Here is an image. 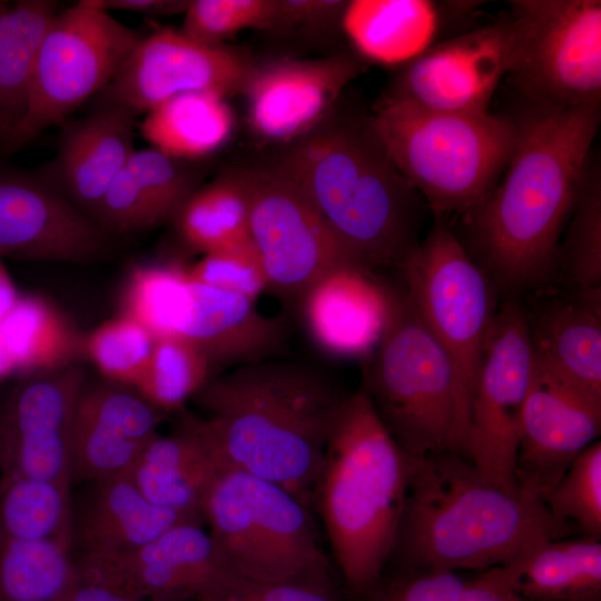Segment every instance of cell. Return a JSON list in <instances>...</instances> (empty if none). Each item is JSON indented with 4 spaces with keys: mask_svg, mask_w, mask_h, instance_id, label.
Returning a JSON list of instances; mask_svg holds the SVG:
<instances>
[{
    "mask_svg": "<svg viewBox=\"0 0 601 601\" xmlns=\"http://www.w3.org/2000/svg\"><path fill=\"white\" fill-rule=\"evenodd\" d=\"M512 156L492 190L447 221L500 302L556 282L558 246L591 159L600 106L522 102Z\"/></svg>",
    "mask_w": 601,
    "mask_h": 601,
    "instance_id": "6da1fadb",
    "label": "cell"
},
{
    "mask_svg": "<svg viewBox=\"0 0 601 601\" xmlns=\"http://www.w3.org/2000/svg\"><path fill=\"white\" fill-rule=\"evenodd\" d=\"M327 371L278 357L211 377L193 398L226 469L292 493L313 509V492L334 422L347 397Z\"/></svg>",
    "mask_w": 601,
    "mask_h": 601,
    "instance_id": "7a4b0ae2",
    "label": "cell"
},
{
    "mask_svg": "<svg viewBox=\"0 0 601 601\" xmlns=\"http://www.w3.org/2000/svg\"><path fill=\"white\" fill-rule=\"evenodd\" d=\"M270 167L302 190L361 266L397 269L425 236L432 213L387 155L370 116L335 107L284 145Z\"/></svg>",
    "mask_w": 601,
    "mask_h": 601,
    "instance_id": "3957f363",
    "label": "cell"
},
{
    "mask_svg": "<svg viewBox=\"0 0 601 601\" xmlns=\"http://www.w3.org/2000/svg\"><path fill=\"white\" fill-rule=\"evenodd\" d=\"M574 530L540 500L486 481L462 454L412 457L407 492L391 559L405 572L502 566L544 538Z\"/></svg>",
    "mask_w": 601,
    "mask_h": 601,
    "instance_id": "277c9868",
    "label": "cell"
},
{
    "mask_svg": "<svg viewBox=\"0 0 601 601\" xmlns=\"http://www.w3.org/2000/svg\"><path fill=\"white\" fill-rule=\"evenodd\" d=\"M362 386L332 427L313 492L334 561L354 592H370L390 562L411 473Z\"/></svg>",
    "mask_w": 601,
    "mask_h": 601,
    "instance_id": "5b68a950",
    "label": "cell"
},
{
    "mask_svg": "<svg viewBox=\"0 0 601 601\" xmlns=\"http://www.w3.org/2000/svg\"><path fill=\"white\" fill-rule=\"evenodd\" d=\"M370 121L387 155L432 216L455 218L482 201L516 140L512 116L450 114L383 98Z\"/></svg>",
    "mask_w": 601,
    "mask_h": 601,
    "instance_id": "8992f818",
    "label": "cell"
},
{
    "mask_svg": "<svg viewBox=\"0 0 601 601\" xmlns=\"http://www.w3.org/2000/svg\"><path fill=\"white\" fill-rule=\"evenodd\" d=\"M213 544L233 575L255 583L331 592L329 563L312 508L283 487L226 469L203 508Z\"/></svg>",
    "mask_w": 601,
    "mask_h": 601,
    "instance_id": "52a82bcc",
    "label": "cell"
},
{
    "mask_svg": "<svg viewBox=\"0 0 601 601\" xmlns=\"http://www.w3.org/2000/svg\"><path fill=\"white\" fill-rule=\"evenodd\" d=\"M382 424L412 457L451 450L457 415L454 368L403 285L391 286L382 337L362 361V383Z\"/></svg>",
    "mask_w": 601,
    "mask_h": 601,
    "instance_id": "ba28073f",
    "label": "cell"
},
{
    "mask_svg": "<svg viewBox=\"0 0 601 601\" xmlns=\"http://www.w3.org/2000/svg\"><path fill=\"white\" fill-rule=\"evenodd\" d=\"M397 270L411 302L451 359L457 390L452 451L467 457L469 407L499 296L440 216H433L422 242Z\"/></svg>",
    "mask_w": 601,
    "mask_h": 601,
    "instance_id": "9c48e42d",
    "label": "cell"
},
{
    "mask_svg": "<svg viewBox=\"0 0 601 601\" xmlns=\"http://www.w3.org/2000/svg\"><path fill=\"white\" fill-rule=\"evenodd\" d=\"M144 36L114 18L97 0L60 11L37 59L28 109L3 140L11 152L62 124L117 75Z\"/></svg>",
    "mask_w": 601,
    "mask_h": 601,
    "instance_id": "30bf717a",
    "label": "cell"
},
{
    "mask_svg": "<svg viewBox=\"0 0 601 601\" xmlns=\"http://www.w3.org/2000/svg\"><path fill=\"white\" fill-rule=\"evenodd\" d=\"M509 77L522 102L600 106L601 1L513 0Z\"/></svg>",
    "mask_w": 601,
    "mask_h": 601,
    "instance_id": "8fae6325",
    "label": "cell"
},
{
    "mask_svg": "<svg viewBox=\"0 0 601 601\" xmlns=\"http://www.w3.org/2000/svg\"><path fill=\"white\" fill-rule=\"evenodd\" d=\"M235 175L246 194L249 237L268 290L284 304L296 309L324 274L342 265H358L308 198L282 174L268 166Z\"/></svg>",
    "mask_w": 601,
    "mask_h": 601,
    "instance_id": "7c38bea8",
    "label": "cell"
},
{
    "mask_svg": "<svg viewBox=\"0 0 601 601\" xmlns=\"http://www.w3.org/2000/svg\"><path fill=\"white\" fill-rule=\"evenodd\" d=\"M533 356L521 298L500 302L487 332L469 407L466 456L494 485L519 493L514 464Z\"/></svg>",
    "mask_w": 601,
    "mask_h": 601,
    "instance_id": "4fadbf2b",
    "label": "cell"
},
{
    "mask_svg": "<svg viewBox=\"0 0 601 601\" xmlns=\"http://www.w3.org/2000/svg\"><path fill=\"white\" fill-rule=\"evenodd\" d=\"M514 46L510 16L456 33L400 66L383 98L439 112H489Z\"/></svg>",
    "mask_w": 601,
    "mask_h": 601,
    "instance_id": "5bb4252c",
    "label": "cell"
},
{
    "mask_svg": "<svg viewBox=\"0 0 601 601\" xmlns=\"http://www.w3.org/2000/svg\"><path fill=\"white\" fill-rule=\"evenodd\" d=\"M255 63L227 45L197 42L164 28L144 37L115 78L96 96V107L121 106L137 115L186 92L240 95Z\"/></svg>",
    "mask_w": 601,
    "mask_h": 601,
    "instance_id": "9a60e30c",
    "label": "cell"
},
{
    "mask_svg": "<svg viewBox=\"0 0 601 601\" xmlns=\"http://www.w3.org/2000/svg\"><path fill=\"white\" fill-rule=\"evenodd\" d=\"M85 371L75 365L26 375L0 408L2 486L17 479L71 484V434Z\"/></svg>",
    "mask_w": 601,
    "mask_h": 601,
    "instance_id": "2e32d148",
    "label": "cell"
},
{
    "mask_svg": "<svg viewBox=\"0 0 601 601\" xmlns=\"http://www.w3.org/2000/svg\"><path fill=\"white\" fill-rule=\"evenodd\" d=\"M203 522H180L135 550L75 555L90 580L147 601H200L229 575Z\"/></svg>",
    "mask_w": 601,
    "mask_h": 601,
    "instance_id": "e0dca14e",
    "label": "cell"
},
{
    "mask_svg": "<svg viewBox=\"0 0 601 601\" xmlns=\"http://www.w3.org/2000/svg\"><path fill=\"white\" fill-rule=\"evenodd\" d=\"M363 67L345 52L255 61L240 92L250 130L266 142L297 140L327 117Z\"/></svg>",
    "mask_w": 601,
    "mask_h": 601,
    "instance_id": "ac0fdd59",
    "label": "cell"
},
{
    "mask_svg": "<svg viewBox=\"0 0 601 601\" xmlns=\"http://www.w3.org/2000/svg\"><path fill=\"white\" fill-rule=\"evenodd\" d=\"M110 235L33 173L0 165V257L86 263Z\"/></svg>",
    "mask_w": 601,
    "mask_h": 601,
    "instance_id": "d6986e66",
    "label": "cell"
},
{
    "mask_svg": "<svg viewBox=\"0 0 601 601\" xmlns=\"http://www.w3.org/2000/svg\"><path fill=\"white\" fill-rule=\"evenodd\" d=\"M601 432V404L533 364L514 464L520 494L540 500Z\"/></svg>",
    "mask_w": 601,
    "mask_h": 601,
    "instance_id": "ffe728a7",
    "label": "cell"
},
{
    "mask_svg": "<svg viewBox=\"0 0 601 601\" xmlns=\"http://www.w3.org/2000/svg\"><path fill=\"white\" fill-rule=\"evenodd\" d=\"M521 300L533 364L601 404V286L553 284Z\"/></svg>",
    "mask_w": 601,
    "mask_h": 601,
    "instance_id": "44dd1931",
    "label": "cell"
},
{
    "mask_svg": "<svg viewBox=\"0 0 601 601\" xmlns=\"http://www.w3.org/2000/svg\"><path fill=\"white\" fill-rule=\"evenodd\" d=\"M165 416L134 386L105 378L86 382L72 425V482L128 474L142 450L159 434Z\"/></svg>",
    "mask_w": 601,
    "mask_h": 601,
    "instance_id": "7402d4cb",
    "label": "cell"
},
{
    "mask_svg": "<svg viewBox=\"0 0 601 601\" xmlns=\"http://www.w3.org/2000/svg\"><path fill=\"white\" fill-rule=\"evenodd\" d=\"M374 272L342 265L303 295L296 309L308 337L326 355L363 361L380 342L390 312L391 285Z\"/></svg>",
    "mask_w": 601,
    "mask_h": 601,
    "instance_id": "603a6c76",
    "label": "cell"
},
{
    "mask_svg": "<svg viewBox=\"0 0 601 601\" xmlns=\"http://www.w3.org/2000/svg\"><path fill=\"white\" fill-rule=\"evenodd\" d=\"M137 117L126 107L101 106L85 118L62 122L56 156L35 173L91 217L136 150Z\"/></svg>",
    "mask_w": 601,
    "mask_h": 601,
    "instance_id": "cb8c5ba5",
    "label": "cell"
},
{
    "mask_svg": "<svg viewBox=\"0 0 601 601\" xmlns=\"http://www.w3.org/2000/svg\"><path fill=\"white\" fill-rule=\"evenodd\" d=\"M190 276V275H189ZM180 337L197 347L213 372L277 357L286 344L282 317L264 315L256 302L215 288L190 276Z\"/></svg>",
    "mask_w": 601,
    "mask_h": 601,
    "instance_id": "d4e9b609",
    "label": "cell"
},
{
    "mask_svg": "<svg viewBox=\"0 0 601 601\" xmlns=\"http://www.w3.org/2000/svg\"><path fill=\"white\" fill-rule=\"evenodd\" d=\"M180 412L174 430L156 435L128 475L151 503L204 522L206 497L226 467L206 418Z\"/></svg>",
    "mask_w": 601,
    "mask_h": 601,
    "instance_id": "484cf974",
    "label": "cell"
},
{
    "mask_svg": "<svg viewBox=\"0 0 601 601\" xmlns=\"http://www.w3.org/2000/svg\"><path fill=\"white\" fill-rule=\"evenodd\" d=\"M481 2L426 0L347 1L341 26L368 60L402 66L428 47Z\"/></svg>",
    "mask_w": 601,
    "mask_h": 601,
    "instance_id": "4316f807",
    "label": "cell"
},
{
    "mask_svg": "<svg viewBox=\"0 0 601 601\" xmlns=\"http://www.w3.org/2000/svg\"><path fill=\"white\" fill-rule=\"evenodd\" d=\"M190 161L156 148L135 150L92 214L107 233L126 234L173 221L200 187Z\"/></svg>",
    "mask_w": 601,
    "mask_h": 601,
    "instance_id": "83f0119b",
    "label": "cell"
},
{
    "mask_svg": "<svg viewBox=\"0 0 601 601\" xmlns=\"http://www.w3.org/2000/svg\"><path fill=\"white\" fill-rule=\"evenodd\" d=\"M185 521L198 520L151 503L128 474L100 479L72 501V548L78 554L124 553Z\"/></svg>",
    "mask_w": 601,
    "mask_h": 601,
    "instance_id": "f1b7e54d",
    "label": "cell"
},
{
    "mask_svg": "<svg viewBox=\"0 0 601 601\" xmlns=\"http://www.w3.org/2000/svg\"><path fill=\"white\" fill-rule=\"evenodd\" d=\"M601 541L544 538L505 565L486 570L528 601H599Z\"/></svg>",
    "mask_w": 601,
    "mask_h": 601,
    "instance_id": "f546056e",
    "label": "cell"
},
{
    "mask_svg": "<svg viewBox=\"0 0 601 601\" xmlns=\"http://www.w3.org/2000/svg\"><path fill=\"white\" fill-rule=\"evenodd\" d=\"M83 337L51 303L21 295L0 318V346L13 374L31 375L72 364Z\"/></svg>",
    "mask_w": 601,
    "mask_h": 601,
    "instance_id": "4dcf8cb0",
    "label": "cell"
},
{
    "mask_svg": "<svg viewBox=\"0 0 601 601\" xmlns=\"http://www.w3.org/2000/svg\"><path fill=\"white\" fill-rule=\"evenodd\" d=\"M234 124L226 98L211 92H186L147 112L140 131L154 148L193 161L220 149L229 140Z\"/></svg>",
    "mask_w": 601,
    "mask_h": 601,
    "instance_id": "1f68e13d",
    "label": "cell"
},
{
    "mask_svg": "<svg viewBox=\"0 0 601 601\" xmlns=\"http://www.w3.org/2000/svg\"><path fill=\"white\" fill-rule=\"evenodd\" d=\"M59 12V4L50 0H21L0 11V126L4 131L3 140L26 115L40 48Z\"/></svg>",
    "mask_w": 601,
    "mask_h": 601,
    "instance_id": "d6a6232c",
    "label": "cell"
},
{
    "mask_svg": "<svg viewBox=\"0 0 601 601\" xmlns=\"http://www.w3.org/2000/svg\"><path fill=\"white\" fill-rule=\"evenodd\" d=\"M173 223L184 243L203 255L249 240L248 203L237 176L197 188Z\"/></svg>",
    "mask_w": 601,
    "mask_h": 601,
    "instance_id": "836d02e7",
    "label": "cell"
},
{
    "mask_svg": "<svg viewBox=\"0 0 601 601\" xmlns=\"http://www.w3.org/2000/svg\"><path fill=\"white\" fill-rule=\"evenodd\" d=\"M1 541L72 545L70 484L27 477L4 484L0 495Z\"/></svg>",
    "mask_w": 601,
    "mask_h": 601,
    "instance_id": "e575fe53",
    "label": "cell"
},
{
    "mask_svg": "<svg viewBox=\"0 0 601 601\" xmlns=\"http://www.w3.org/2000/svg\"><path fill=\"white\" fill-rule=\"evenodd\" d=\"M78 574L66 542H0V601H63Z\"/></svg>",
    "mask_w": 601,
    "mask_h": 601,
    "instance_id": "d590c367",
    "label": "cell"
},
{
    "mask_svg": "<svg viewBox=\"0 0 601 601\" xmlns=\"http://www.w3.org/2000/svg\"><path fill=\"white\" fill-rule=\"evenodd\" d=\"M556 283L601 286V170L591 156L556 252Z\"/></svg>",
    "mask_w": 601,
    "mask_h": 601,
    "instance_id": "8d00e7d4",
    "label": "cell"
},
{
    "mask_svg": "<svg viewBox=\"0 0 601 601\" xmlns=\"http://www.w3.org/2000/svg\"><path fill=\"white\" fill-rule=\"evenodd\" d=\"M188 267L175 264L137 266L124 287L121 308L156 338L177 334L188 296Z\"/></svg>",
    "mask_w": 601,
    "mask_h": 601,
    "instance_id": "74e56055",
    "label": "cell"
},
{
    "mask_svg": "<svg viewBox=\"0 0 601 601\" xmlns=\"http://www.w3.org/2000/svg\"><path fill=\"white\" fill-rule=\"evenodd\" d=\"M214 376L208 359L193 344L180 337H161L135 388L167 414L183 411Z\"/></svg>",
    "mask_w": 601,
    "mask_h": 601,
    "instance_id": "f35d334b",
    "label": "cell"
},
{
    "mask_svg": "<svg viewBox=\"0 0 601 601\" xmlns=\"http://www.w3.org/2000/svg\"><path fill=\"white\" fill-rule=\"evenodd\" d=\"M540 501L579 536L601 541V442L587 446Z\"/></svg>",
    "mask_w": 601,
    "mask_h": 601,
    "instance_id": "ab89813d",
    "label": "cell"
},
{
    "mask_svg": "<svg viewBox=\"0 0 601 601\" xmlns=\"http://www.w3.org/2000/svg\"><path fill=\"white\" fill-rule=\"evenodd\" d=\"M156 339L140 323L121 314L104 322L83 337L82 353L105 380L135 387Z\"/></svg>",
    "mask_w": 601,
    "mask_h": 601,
    "instance_id": "60d3db41",
    "label": "cell"
},
{
    "mask_svg": "<svg viewBox=\"0 0 601 601\" xmlns=\"http://www.w3.org/2000/svg\"><path fill=\"white\" fill-rule=\"evenodd\" d=\"M184 14L185 36L205 45H225L244 29L276 30L277 0H195Z\"/></svg>",
    "mask_w": 601,
    "mask_h": 601,
    "instance_id": "b9f144b4",
    "label": "cell"
},
{
    "mask_svg": "<svg viewBox=\"0 0 601 601\" xmlns=\"http://www.w3.org/2000/svg\"><path fill=\"white\" fill-rule=\"evenodd\" d=\"M197 282L252 300L268 290V282L252 240L205 254L188 267Z\"/></svg>",
    "mask_w": 601,
    "mask_h": 601,
    "instance_id": "7bdbcfd3",
    "label": "cell"
},
{
    "mask_svg": "<svg viewBox=\"0 0 601 601\" xmlns=\"http://www.w3.org/2000/svg\"><path fill=\"white\" fill-rule=\"evenodd\" d=\"M200 601H337L328 591L300 584H264L235 575Z\"/></svg>",
    "mask_w": 601,
    "mask_h": 601,
    "instance_id": "ee69618b",
    "label": "cell"
},
{
    "mask_svg": "<svg viewBox=\"0 0 601 601\" xmlns=\"http://www.w3.org/2000/svg\"><path fill=\"white\" fill-rule=\"evenodd\" d=\"M346 4L341 0H277V29H321L341 22Z\"/></svg>",
    "mask_w": 601,
    "mask_h": 601,
    "instance_id": "f6af8a7d",
    "label": "cell"
},
{
    "mask_svg": "<svg viewBox=\"0 0 601 601\" xmlns=\"http://www.w3.org/2000/svg\"><path fill=\"white\" fill-rule=\"evenodd\" d=\"M107 10H124L147 16L185 13L190 1L181 0H97Z\"/></svg>",
    "mask_w": 601,
    "mask_h": 601,
    "instance_id": "bcb514c9",
    "label": "cell"
},
{
    "mask_svg": "<svg viewBox=\"0 0 601 601\" xmlns=\"http://www.w3.org/2000/svg\"><path fill=\"white\" fill-rule=\"evenodd\" d=\"M63 601H147L82 577L79 572Z\"/></svg>",
    "mask_w": 601,
    "mask_h": 601,
    "instance_id": "7dc6e473",
    "label": "cell"
},
{
    "mask_svg": "<svg viewBox=\"0 0 601 601\" xmlns=\"http://www.w3.org/2000/svg\"><path fill=\"white\" fill-rule=\"evenodd\" d=\"M3 137H4V131L2 127L0 126V140H3Z\"/></svg>",
    "mask_w": 601,
    "mask_h": 601,
    "instance_id": "c3c4849f",
    "label": "cell"
},
{
    "mask_svg": "<svg viewBox=\"0 0 601 601\" xmlns=\"http://www.w3.org/2000/svg\"><path fill=\"white\" fill-rule=\"evenodd\" d=\"M1 493H2V484L0 482V495H1Z\"/></svg>",
    "mask_w": 601,
    "mask_h": 601,
    "instance_id": "681fc988",
    "label": "cell"
}]
</instances>
